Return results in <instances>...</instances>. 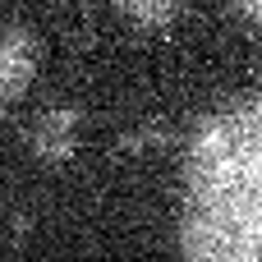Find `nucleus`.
I'll list each match as a JSON object with an SVG mask.
<instances>
[{
    "label": "nucleus",
    "mask_w": 262,
    "mask_h": 262,
    "mask_svg": "<svg viewBox=\"0 0 262 262\" xmlns=\"http://www.w3.org/2000/svg\"><path fill=\"white\" fill-rule=\"evenodd\" d=\"M184 262H262V97L230 106L193 138Z\"/></svg>",
    "instance_id": "nucleus-1"
},
{
    "label": "nucleus",
    "mask_w": 262,
    "mask_h": 262,
    "mask_svg": "<svg viewBox=\"0 0 262 262\" xmlns=\"http://www.w3.org/2000/svg\"><path fill=\"white\" fill-rule=\"evenodd\" d=\"M83 138V115L78 111H46L32 129V147L41 161H69Z\"/></svg>",
    "instance_id": "nucleus-2"
},
{
    "label": "nucleus",
    "mask_w": 262,
    "mask_h": 262,
    "mask_svg": "<svg viewBox=\"0 0 262 262\" xmlns=\"http://www.w3.org/2000/svg\"><path fill=\"white\" fill-rule=\"evenodd\" d=\"M32 74H37V41L18 28L0 32V97L28 92Z\"/></svg>",
    "instance_id": "nucleus-3"
},
{
    "label": "nucleus",
    "mask_w": 262,
    "mask_h": 262,
    "mask_svg": "<svg viewBox=\"0 0 262 262\" xmlns=\"http://www.w3.org/2000/svg\"><path fill=\"white\" fill-rule=\"evenodd\" d=\"M134 28H143V32H161V28H170L175 18H180V9H184V0H111Z\"/></svg>",
    "instance_id": "nucleus-4"
},
{
    "label": "nucleus",
    "mask_w": 262,
    "mask_h": 262,
    "mask_svg": "<svg viewBox=\"0 0 262 262\" xmlns=\"http://www.w3.org/2000/svg\"><path fill=\"white\" fill-rule=\"evenodd\" d=\"M230 5H235V14H239L249 28H258V32H262V0H230Z\"/></svg>",
    "instance_id": "nucleus-5"
}]
</instances>
